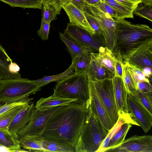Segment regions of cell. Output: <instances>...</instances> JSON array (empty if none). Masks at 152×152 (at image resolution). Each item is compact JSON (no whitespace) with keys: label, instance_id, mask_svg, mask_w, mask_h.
Returning a JSON list of instances; mask_svg holds the SVG:
<instances>
[{"label":"cell","instance_id":"cell-1","mask_svg":"<svg viewBox=\"0 0 152 152\" xmlns=\"http://www.w3.org/2000/svg\"><path fill=\"white\" fill-rule=\"evenodd\" d=\"M89 107L74 102L49 118L43 131L44 140L74 147L84 126Z\"/></svg>","mask_w":152,"mask_h":152},{"label":"cell","instance_id":"cell-2","mask_svg":"<svg viewBox=\"0 0 152 152\" xmlns=\"http://www.w3.org/2000/svg\"><path fill=\"white\" fill-rule=\"evenodd\" d=\"M112 51L123 60L144 44L152 40V29L145 24H134L124 19L116 20Z\"/></svg>","mask_w":152,"mask_h":152},{"label":"cell","instance_id":"cell-3","mask_svg":"<svg viewBox=\"0 0 152 152\" xmlns=\"http://www.w3.org/2000/svg\"><path fill=\"white\" fill-rule=\"evenodd\" d=\"M110 131L89 110L82 129L74 146L75 152H96Z\"/></svg>","mask_w":152,"mask_h":152},{"label":"cell","instance_id":"cell-4","mask_svg":"<svg viewBox=\"0 0 152 152\" xmlns=\"http://www.w3.org/2000/svg\"><path fill=\"white\" fill-rule=\"evenodd\" d=\"M53 90L56 95L76 99L75 102L89 107L88 80L86 72H74L57 82Z\"/></svg>","mask_w":152,"mask_h":152},{"label":"cell","instance_id":"cell-5","mask_svg":"<svg viewBox=\"0 0 152 152\" xmlns=\"http://www.w3.org/2000/svg\"><path fill=\"white\" fill-rule=\"evenodd\" d=\"M41 90L34 80L27 78L7 79L0 81V101L2 104L18 101Z\"/></svg>","mask_w":152,"mask_h":152},{"label":"cell","instance_id":"cell-6","mask_svg":"<svg viewBox=\"0 0 152 152\" xmlns=\"http://www.w3.org/2000/svg\"><path fill=\"white\" fill-rule=\"evenodd\" d=\"M113 79L88 81L115 124L118 119L119 113L115 97Z\"/></svg>","mask_w":152,"mask_h":152},{"label":"cell","instance_id":"cell-7","mask_svg":"<svg viewBox=\"0 0 152 152\" xmlns=\"http://www.w3.org/2000/svg\"><path fill=\"white\" fill-rule=\"evenodd\" d=\"M63 34L69 38L94 52H98L100 47H105V40L102 36L96 34L92 35L81 27L70 23L67 24Z\"/></svg>","mask_w":152,"mask_h":152},{"label":"cell","instance_id":"cell-8","mask_svg":"<svg viewBox=\"0 0 152 152\" xmlns=\"http://www.w3.org/2000/svg\"><path fill=\"white\" fill-rule=\"evenodd\" d=\"M64 106H57L41 109H35L28 125L18 134L19 140L26 136H42L49 118Z\"/></svg>","mask_w":152,"mask_h":152},{"label":"cell","instance_id":"cell-9","mask_svg":"<svg viewBox=\"0 0 152 152\" xmlns=\"http://www.w3.org/2000/svg\"><path fill=\"white\" fill-rule=\"evenodd\" d=\"M86 7L87 10L94 17L101 28L105 47L112 50L114 42L116 20L101 10L98 4H86Z\"/></svg>","mask_w":152,"mask_h":152},{"label":"cell","instance_id":"cell-10","mask_svg":"<svg viewBox=\"0 0 152 152\" xmlns=\"http://www.w3.org/2000/svg\"><path fill=\"white\" fill-rule=\"evenodd\" d=\"M107 152H152V136L135 135Z\"/></svg>","mask_w":152,"mask_h":152},{"label":"cell","instance_id":"cell-11","mask_svg":"<svg viewBox=\"0 0 152 152\" xmlns=\"http://www.w3.org/2000/svg\"><path fill=\"white\" fill-rule=\"evenodd\" d=\"M127 101L129 113L144 132L147 133L152 126V115L132 95L128 94Z\"/></svg>","mask_w":152,"mask_h":152},{"label":"cell","instance_id":"cell-12","mask_svg":"<svg viewBox=\"0 0 152 152\" xmlns=\"http://www.w3.org/2000/svg\"><path fill=\"white\" fill-rule=\"evenodd\" d=\"M123 61L136 66L142 70L152 67V40L141 45L136 51L126 58Z\"/></svg>","mask_w":152,"mask_h":152},{"label":"cell","instance_id":"cell-13","mask_svg":"<svg viewBox=\"0 0 152 152\" xmlns=\"http://www.w3.org/2000/svg\"><path fill=\"white\" fill-rule=\"evenodd\" d=\"M89 105V110L97 117L104 126L110 131L114 125L94 89L88 81Z\"/></svg>","mask_w":152,"mask_h":152},{"label":"cell","instance_id":"cell-14","mask_svg":"<svg viewBox=\"0 0 152 152\" xmlns=\"http://www.w3.org/2000/svg\"><path fill=\"white\" fill-rule=\"evenodd\" d=\"M20 68L8 55L0 44V81L21 77Z\"/></svg>","mask_w":152,"mask_h":152},{"label":"cell","instance_id":"cell-15","mask_svg":"<svg viewBox=\"0 0 152 152\" xmlns=\"http://www.w3.org/2000/svg\"><path fill=\"white\" fill-rule=\"evenodd\" d=\"M34 104L31 102L24 106L15 115L8 129L12 134H18L28 125L35 109Z\"/></svg>","mask_w":152,"mask_h":152},{"label":"cell","instance_id":"cell-16","mask_svg":"<svg viewBox=\"0 0 152 152\" xmlns=\"http://www.w3.org/2000/svg\"><path fill=\"white\" fill-rule=\"evenodd\" d=\"M68 17L69 23L75 25L85 29L91 34L95 32L87 21L83 11L78 8L72 2H70L62 6Z\"/></svg>","mask_w":152,"mask_h":152},{"label":"cell","instance_id":"cell-17","mask_svg":"<svg viewBox=\"0 0 152 152\" xmlns=\"http://www.w3.org/2000/svg\"><path fill=\"white\" fill-rule=\"evenodd\" d=\"M91 59L86 71L89 80L95 81L105 79H113L114 75L102 65L91 54Z\"/></svg>","mask_w":152,"mask_h":152},{"label":"cell","instance_id":"cell-18","mask_svg":"<svg viewBox=\"0 0 152 152\" xmlns=\"http://www.w3.org/2000/svg\"><path fill=\"white\" fill-rule=\"evenodd\" d=\"M116 103L119 114H128L127 98L128 94L122 79L118 77L113 79Z\"/></svg>","mask_w":152,"mask_h":152},{"label":"cell","instance_id":"cell-19","mask_svg":"<svg viewBox=\"0 0 152 152\" xmlns=\"http://www.w3.org/2000/svg\"><path fill=\"white\" fill-rule=\"evenodd\" d=\"M77 101L76 99L65 98L53 94L48 97L41 98L37 102L34 107L36 109H41L57 106H66Z\"/></svg>","mask_w":152,"mask_h":152},{"label":"cell","instance_id":"cell-20","mask_svg":"<svg viewBox=\"0 0 152 152\" xmlns=\"http://www.w3.org/2000/svg\"><path fill=\"white\" fill-rule=\"evenodd\" d=\"M0 145L10 151H27L21 148L18 134L11 133L8 129H0Z\"/></svg>","mask_w":152,"mask_h":152},{"label":"cell","instance_id":"cell-21","mask_svg":"<svg viewBox=\"0 0 152 152\" xmlns=\"http://www.w3.org/2000/svg\"><path fill=\"white\" fill-rule=\"evenodd\" d=\"M91 53L114 75L116 57L112 50L105 46L101 47L98 52H91Z\"/></svg>","mask_w":152,"mask_h":152},{"label":"cell","instance_id":"cell-22","mask_svg":"<svg viewBox=\"0 0 152 152\" xmlns=\"http://www.w3.org/2000/svg\"><path fill=\"white\" fill-rule=\"evenodd\" d=\"M42 136H26L19 139L21 147L34 152H47L43 148L41 140Z\"/></svg>","mask_w":152,"mask_h":152},{"label":"cell","instance_id":"cell-23","mask_svg":"<svg viewBox=\"0 0 152 152\" xmlns=\"http://www.w3.org/2000/svg\"><path fill=\"white\" fill-rule=\"evenodd\" d=\"M132 126V124L128 122L122 124L119 128L110 137L104 152H107L109 150L121 144L125 140L129 130Z\"/></svg>","mask_w":152,"mask_h":152},{"label":"cell","instance_id":"cell-24","mask_svg":"<svg viewBox=\"0 0 152 152\" xmlns=\"http://www.w3.org/2000/svg\"><path fill=\"white\" fill-rule=\"evenodd\" d=\"M91 52L88 50L80 53L72 59V63L75 72L80 73L86 72L91 59Z\"/></svg>","mask_w":152,"mask_h":152},{"label":"cell","instance_id":"cell-25","mask_svg":"<svg viewBox=\"0 0 152 152\" xmlns=\"http://www.w3.org/2000/svg\"><path fill=\"white\" fill-rule=\"evenodd\" d=\"M59 33L60 39L66 45L72 59L78 54L88 50L93 52L92 50L81 45L69 38L64 34L60 32Z\"/></svg>","mask_w":152,"mask_h":152},{"label":"cell","instance_id":"cell-26","mask_svg":"<svg viewBox=\"0 0 152 152\" xmlns=\"http://www.w3.org/2000/svg\"><path fill=\"white\" fill-rule=\"evenodd\" d=\"M74 71V68L72 63L71 65L63 72L56 75L45 76L42 78L33 80L37 85L41 87L51 82H58L61 81L73 73Z\"/></svg>","mask_w":152,"mask_h":152},{"label":"cell","instance_id":"cell-27","mask_svg":"<svg viewBox=\"0 0 152 152\" xmlns=\"http://www.w3.org/2000/svg\"><path fill=\"white\" fill-rule=\"evenodd\" d=\"M122 79L128 94L133 96L135 94L137 88L126 64L122 63Z\"/></svg>","mask_w":152,"mask_h":152},{"label":"cell","instance_id":"cell-28","mask_svg":"<svg viewBox=\"0 0 152 152\" xmlns=\"http://www.w3.org/2000/svg\"><path fill=\"white\" fill-rule=\"evenodd\" d=\"M12 7H19L42 10L43 3L41 0H0Z\"/></svg>","mask_w":152,"mask_h":152},{"label":"cell","instance_id":"cell-29","mask_svg":"<svg viewBox=\"0 0 152 152\" xmlns=\"http://www.w3.org/2000/svg\"><path fill=\"white\" fill-rule=\"evenodd\" d=\"M110 6L115 11L118 18H134L133 12L114 0H101Z\"/></svg>","mask_w":152,"mask_h":152},{"label":"cell","instance_id":"cell-30","mask_svg":"<svg viewBox=\"0 0 152 152\" xmlns=\"http://www.w3.org/2000/svg\"><path fill=\"white\" fill-rule=\"evenodd\" d=\"M43 148L47 151L51 152H75L74 147L63 145L60 143L45 140H41Z\"/></svg>","mask_w":152,"mask_h":152},{"label":"cell","instance_id":"cell-31","mask_svg":"<svg viewBox=\"0 0 152 152\" xmlns=\"http://www.w3.org/2000/svg\"><path fill=\"white\" fill-rule=\"evenodd\" d=\"M26 104L16 106L0 115V129H8L15 115Z\"/></svg>","mask_w":152,"mask_h":152},{"label":"cell","instance_id":"cell-32","mask_svg":"<svg viewBox=\"0 0 152 152\" xmlns=\"http://www.w3.org/2000/svg\"><path fill=\"white\" fill-rule=\"evenodd\" d=\"M133 98L152 115V93H144L137 89Z\"/></svg>","mask_w":152,"mask_h":152},{"label":"cell","instance_id":"cell-33","mask_svg":"<svg viewBox=\"0 0 152 152\" xmlns=\"http://www.w3.org/2000/svg\"><path fill=\"white\" fill-rule=\"evenodd\" d=\"M123 62L127 66L136 85L139 81H145L151 83L152 78L149 79L146 77L141 69L126 62L123 61Z\"/></svg>","mask_w":152,"mask_h":152},{"label":"cell","instance_id":"cell-34","mask_svg":"<svg viewBox=\"0 0 152 152\" xmlns=\"http://www.w3.org/2000/svg\"><path fill=\"white\" fill-rule=\"evenodd\" d=\"M42 19L46 22L50 23L57 18V14L54 8L48 3L43 4Z\"/></svg>","mask_w":152,"mask_h":152},{"label":"cell","instance_id":"cell-35","mask_svg":"<svg viewBox=\"0 0 152 152\" xmlns=\"http://www.w3.org/2000/svg\"><path fill=\"white\" fill-rule=\"evenodd\" d=\"M141 4L133 11V14L152 22V6Z\"/></svg>","mask_w":152,"mask_h":152},{"label":"cell","instance_id":"cell-36","mask_svg":"<svg viewBox=\"0 0 152 152\" xmlns=\"http://www.w3.org/2000/svg\"><path fill=\"white\" fill-rule=\"evenodd\" d=\"M32 99L33 98H29L28 97L21 100L12 103H5L4 104H0V115L16 106L30 103L32 102L31 101Z\"/></svg>","mask_w":152,"mask_h":152},{"label":"cell","instance_id":"cell-37","mask_svg":"<svg viewBox=\"0 0 152 152\" xmlns=\"http://www.w3.org/2000/svg\"><path fill=\"white\" fill-rule=\"evenodd\" d=\"M83 12L88 23L94 30L95 34L103 37L101 28L94 17L87 10L86 8Z\"/></svg>","mask_w":152,"mask_h":152},{"label":"cell","instance_id":"cell-38","mask_svg":"<svg viewBox=\"0 0 152 152\" xmlns=\"http://www.w3.org/2000/svg\"><path fill=\"white\" fill-rule=\"evenodd\" d=\"M50 27V23L41 19L40 27L37 31V34L42 40H47L48 39Z\"/></svg>","mask_w":152,"mask_h":152},{"label":"cell","instance_id":"cell-39","mask_svg":"<svg viewBox=\"0 0 152 152\" xmlns=\"http://www.w3.org/2000/svg\"><path fill=\"white\" fill-rule=\"evenodd\" d=\"M98 5L101 10L105 13L108 14L114 19L115 20L119 19L115 11L107 4L101 1Z\"/></svg>","mask_w":152,"mask_h":152},{"label":"cell","instance_id":"cell-40","mask_svg":"<svg viewBox=\"0 0 152 152\" xmlns=\"http://www.w3.org/2000/svg\"><path fill=\"white\" fill-rule=\"evenodd\" d=\"M129 10L132 11L142 3V0H114Z\"/></svg>","mask_w":152,"mask_h":152},{"label":"cell","instance_id":"cell-41","mask_svg":"<svg viewBox=\"0 0 152 152\" xmlns=\"http://www.w3.org/2000/svg\"><path fill=\"white\" fill-rule=\"evenodd\" d=\"M72 0H49L48 4L55 9L57 15H59L62 9V6L71 2Z\"/></svg>","mask_w":152,"mask_h":152},{"label":"cell","instance_id":"cell-42","mask_svg":"<svg viewBox=\"0 0 152 152\" xmlns=\"http://www.w3.org/2000/svg\"><path fill=\"white\" fill-rule=\"evenodd\" d=\"M137 89L144 93H152L151 83L145 81H139L136 84Z\"/></svg>","mask_w":152,"mask_h":152},{"label":"cell","instance_id":"cell-43","mask_svg":"<svg viewBox=\"0 0 152 152\" xmlns=\"http://www.w3.org/2000/svg\"><path fill=\"white\" fill-rule=\"evenodd\" d=\"M115 57L114 77H119L122 78V69L121 65L122 63L123 62V60L119 56Z\"/></svg>","mask_w":152,"mask_h":152},{"label":"cell","instance_id":"cell-44","mask_svg":"<svg viewBox=\"0 0 152 152\" xmlns=\"http://www.w3.org/2000/svg\"><path fill=\"white\" fill-rule=\"evenodd\" d=\"M83 0H72L71 2H72L78 8L83 11L85 7L84 6Z\"/></svg>","mask_w":152,"mask_h":152},{"label":"cell","instance_id":"cell-45","mask_svg":"<svg viewBox=\"0 0 152 152\" xmlns=\"http://www.w3.org/2000/svg\"><path fill=\"white\" fill-rule=\"evenodd\" d=\"M145 75L148 78H152V67H147L142 70Z\"/></svg>","mask_w":152,"mask_h":152},{"label":"cell","instance_id":"cell-46","mask_svg":"<svg viewBox=\"0 0 152 152\" xmlns=\"http://www.w3.org/2000/svg\"><path fill=\"white\" fill-rule=\"evenodd\" d=\"M101 0H83V4L85 7L86 4L95 5L98 4Z\"/></svg>","mask_w":152,"mask_h":152},{"label":"cell","instance_id":"cell-47","mask_svg":"<svg viewBox=\"0 0 152 152\" xmlns=\"http://www.w3.org/2000/svg\"><path fill=\"white\" fill-rule=\"evenodd\" d=\"M141 3L152 6V0H142Z\"/></svg>","mask_w":152,"mask_h":152},{"label":"cell","instance_id":"cell-48","mask_svg":"<svg viewBox=\"0 0 152 152\" xmlns=\"http://www.w3.org/2000/svg\"><path fill=\"white\" fill-rule=\"evenodd\" d=\"M43 4L44 3H48L49 0H41Z\"/></svg>","mask_w":152,"mask_h":152},{"label":"cell","instance_id":"cell-49","mask_svg":"<svg viewBox=\"0 0 152 152\" xmlns=\"http://www.w3.org/2000/svg\"><path fill=\"white\" fill-rule=\"evenodd\" d=\"M1 103V101H0V104Z\"/></svg>","mask_w":152,"mask_h":152},{"label":"cell","instance_id":"cell-50","mask_svg":"<svg viewBox=\"0 0 152 152\" xmlns=\"http://www.w3.org/2000/svg\"><path fill=\"white\" fill-rule=\"evenodd\" d=\"M1 146L0 145V147Z\"/></svg>","mask_w":152,"mask_h":152}]
</instances>
